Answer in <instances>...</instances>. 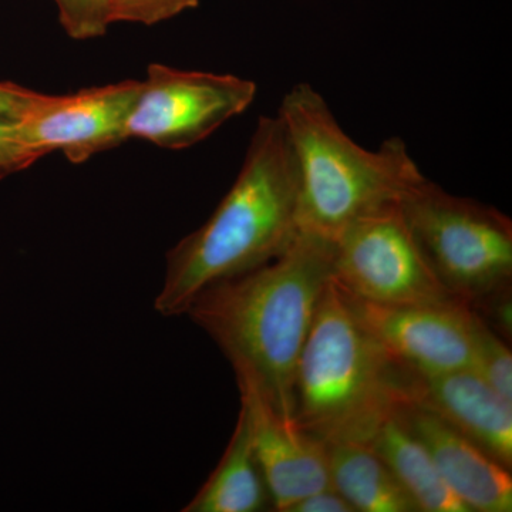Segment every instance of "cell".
<instances>
[{
  "mask_svg": "<svg viewBox=\"0 0 512 512\" xmlns=\"http://www.w3.org/2000/svg\"><path fill=\"white\" fill-rule=\"evenodd\" d=\"M333 244V279L357 299L380 305H426L458 299L427 264L400 204L352 222Z\"/></svg>",
  "mask_w": 512,
  "mask_h": 512,
  "instance_id": "cell-6",
  "label": "cell"
},
{
  "mask_svg": "<svg viewBox=\"0 0 512 512\" xmlns=\"http://www.w3.org/2000/svg\"><path fill=\"white\" fill-rule=\"evenodd\" d=\"M299 175L295 153L279 119L256 124L237 180L210 220L167 255L156 311L187 313L208 286L274 261L299 234Z\"/></svg>",
  "mask_w": 512,
  "mask_h": 512,
  "instance_id": "cell-2",
  "label": "cell"
},
{
  "mask_svg": "<svg viewBox=\"0 0 512 512\" xmlns=\"http://www.w3.org/2000/svg\"><path fill=\"white\" fill-rule=\"evenodd\" d=\"M429 451L437 470L471 512H511V471L436 414L402 402L394 410Z\"/></svg>",
  "mask_w": 512,
  "mask_h": 512,
  "instance_id": "cell-12",
  "label": "cell"
},
{
  "mask_svg": "<svg viewBox=\"0 0 512 512\" xmlns=\"http://www.w3.org/2000/svg\"><path fill=\"white\" fill-rule=\"evenodd\" d=\"M345 295L360 325L400 365L427 375L473 369L477 312L470 303L380 305Z\"/></svg>",
  "mask_w": 512,
  "mask_h": 512,
  "instance_id": "cell-8",
  "label": "cell"
},
{
  "mask_svg": "<svg viewBox=\"0 0 512 512\" xmlns=\"http://www.w3.org/2000/svg\"><path fill=\"white\" fill-rule=\"evenodd\" d=\"M403 402L436 414L488 456L512 467V403L473 369L419 373L402 366Z\"/></svg>",
  "mask_w": 512,
  "mask_h": 512,
  "instance_id": "cell-11",
  "label": "cell"
},
{
  "mask_svg": "<svg viewBox=\"0 0 512 512\" xmlns=\"http://www.w3.org/2000/svg\"><path fill=\"white\" fill-rule=\"evenodd\" d=\"M295 423L323 443H370L403 402L402 365L353 315L330 279L295 375Z\"/></svg>",
  "mask_w": 512,
  "mask_h": 512,
  "instance_id": "cell-4",
  "label": "cell"
},
{
  "mask_svg": "<svg viewBox=\"0 0 512 512\" xmlns=\"http://www.w3.org/2000/svg\"><path fill=\"white\" fill-rule=\"evenodd\" d=\"M369 444L420 511L471 512L441 477L426 447L406 429L396 413L380 424Z\"/></svg>",
  "mask_w": 512,
  "mask_h": 512,
  "instance_id": "cell-14",
  "label": "cell"
},
{
  "mask_svg": "<svg viewBox=\"0 0 512 512\" xmlns=\"http://www.w3.org/2000/svg\"><path fill=\"white\" fill-rule=\"evenodd\" d=\"M286 512H356V510L332 487L306 495L293 503Z\"/></svg>",
  "mask_w": 512,
  "mask_h": 512,
  "instance_id": "cell-21",
  "label": "cell"
},
{
  "mask_svg": "<svg viewBox=\"0 0 512 512\" xmlns=\"http://www.w3.org/2000/svg\"><path fill=\"white\" fill-rule=\"evenodd\" d=\"M43 93L25 89L15 83L0 82V117L19 120L42 100Z\"/></svg>",
  "mask_w": 512,
  "mask_h": 512,
  "instance_id": "cell-20",
  "label": "cell"
},
{
  "mask_svg": "<svg viewBox=\"0 0 512 512\" xmlns=\"http://www.w3.org/2000/svg\"><path fill=\"white\" fill-rule=\"evenodd\" d=\"M269 497L256 461L247 414L241 409L237 427L220 464L184 512H256Z\"/></svg>",
  "mask_w": 512,
  "mask_h": 512,
  "instance_id": "cell-15",
  "label": "cell"
},
{
  "mask_svg": "<svg viewBox=\"0 0 512 512\" xmlns=\"http://www.w3.org/2000/svg\"><path fill=\"white\" fill-rule=\"evenodd\" d=\"M140 90L141 82L126 80L66 96L43 94L16 120L19 136L40 158L62 151L70 163H86L128 140L127 124Z\"/></svg>",
  "mask_w": 512,
  "mask_h": 512,
  "instance_id": "cell-9",
  "label": "cell"
},
{
  "mask_svg": "<svg viewBox=\"0 0 512 512\" xmlns=\"http://www.w3.org/2000/svg\"><path fill=\"white\" fill-rule=\"evenodd\" d=\"M40 157L19 136L16 120L0 117V180L25 170Z\"/></svg>",
  "mask_w": 512,
  "mask_h": 512,
  "instance_id": "cell-19",
  "label": "cell"
},
{
  "mask_svg": "<svg viewBox=\"0 0 512 512\" xmlns=\"http://www.w3.org/2000/svg\"><path fill=\"white\" fill-rule=\"evenodd\" d=\"M258 87L234 74L148 66L127 124L128 140L140 138L167 150L195 146L249 109Z\"/></svg>",
  "mask_w": 512,
  "mask_h": 512,
  "instance_id": "cell-7",
  "label": "cell"
},
{
  "mask_svg": "<svg viewBox=\"0 0 512 512\" xmlns=\"http://www.w3.org/2000/svg\"><path fill=\"white\" fill-rule=\"evenodd\" d=\"M507 288H510V285L504 286V288L484 296L483 299L477 302H487V313L493 318L497 328L500 329L504 335L511 336L512 311L510 292H508L510 289Z\"/></svg>",
  "mask_w": 512,
  "mask_h": 512,
  "instance_id": "cell-22",
  "label": "cell"
},
{
  "mask_svg": "<svg viewBox=\"0 0 512 512\" xmlns=\"http://www.w3.org/2000/svg\"><path fill=\"white\" fill-rule=\"evenodd\" d=\"M332 487L356 512H420L369 443H326Z\"/></svg>",
  "mask_w": 512,
  "mask_h": 512,
  "instance_id": "cell-13",
  "label": "cell"
},
{
  "mask_svg": "<svg viewBox=\"0 0 512 512\" xmlns=\"http://www.w3.org/2000/svg\"><path fill=\"white\" fill-rule=\"evenodd\" d=\"M60 25L74 40L97 39L111 25L107 0H55Z\"/></svg>",
  "mask_w": 512,
  "mask_h": 512,
  "instance_id": "cell-17",
  "label": "cell"
},
{
  "mask_svg": "<svg viewBox=\"0 0 512 512\" xmlns=\"http://www.w3.org/2000/svg\"><path fill=\"white\" fill-rule=\"evenodd\" d=\"M238 386L274 510L286 512L306 495L332 488L326 443L282 419L251 383L238 380Z\"/></svg>",
  "mask_w": 512,
  "mask_h": 512,
  "instance_id": "cell-10",
  "label": "cell"
},
{
  "mask_svg": "<svg viewBox=\"0 0 512 512\" xmlns=\"http://www.w3.org/2000/svg\"><path fill=\"white\" fill-rule=\"evenodd\" d=\"M110 22L141 23L153 26L197 8L200 0H107Z\"/></svg>",
  "mask_w": 512,
  "mask_h": 512,
  "instance_id": "cell-18",
  "label": "cell"
},
{
  "mask_svg": "<svg viewBox=\"0 0 512 512\" xmlns=\"http://www.w3.org/2000/svg\"><path fill=\"white\" fill-rule=\"evenodd\" d=\"M473 370L495 393L512 403L511 350L478 312L474 330Z\"/></svg>",
  "mask_w": 512,
  "mask_h": 512,
  "instance_id": "cell-16",
  "label": "cell"
},
{
  "mask_svg": "<svg viewBox=\"0 0 512 512\" xmlns=\"http://www.w3.org/2000/svg\"><path fill=\"white\" fill-rule=\"evenodd\" d=\"M333 255V241L299 231L284 254L208 286L187 311L220 346L237 379L251 383L291 423L296 366L332 279Z\"/></svg>",
  "mask_w": 512,
  "mask_h": 512,
  "instance_id": "cell-1",
  "label": "cell"
},
{
  "mask_svg": "<svg viewBox=\"0 0 512 512\" xmlns=\"http://www.w3.org/2000/svg\"><path fill=\"white\" fill-rule=\"evenodd\" d=\"M417 247L441 284L468 303L512 278L510 217L471 198L448 194L424 178L400 202Z\"/></svg>",
  "mask_w": 512,
  "mask_h": 512,
  "instance_id": "cell-5",
  "label": "cell"
},
{
  "mask_svg": "<svg viewBox=\"0 0 512 512\" xmlns=\"http://www.w3.org/2000/svg\"><path fill=\"white\" fill-rule=\"evenodd\" d=\"M299 175V231L335 241L352 222L397 205L424 180L402 138L366 150L340 127L308 83L285 94L278 110Z\"/></svg>",
  "mask_w": 512,
  "mask_h": 512,
  "instance_id": "cell-3",
  "label": "cell"
}]
</instances>
